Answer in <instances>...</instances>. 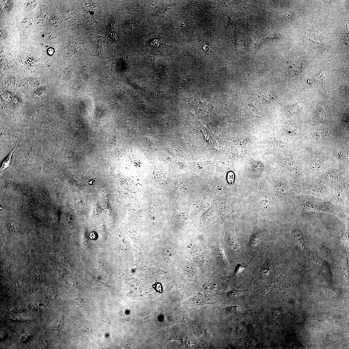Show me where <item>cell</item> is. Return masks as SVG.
<instances>
[{
	"label": "cell",
	"instance_id": "cell-18",
	"mask_svg": "<svg viewBox=\"0 0 349 349\" xmlns=\"http://www.w3.org/2000/svg\"><path fill=\"white\" fill-rule=\"evenodd\" d=\"M327 71H325V70L322 71H322L319 72L316 75L315 79L316 82H318L320 80V81L321 82H324L326 78H327Z\"/></svg>",
	"mask_w": 349,
	"mask_h": 349
},
{
	"label": "cell",
	"instance_id": "cell-15",
	"mask_svg": "<svg viewBox=\"0 0 349 349\" xmlns=\"http://www.w3.org/2000/svg\"><path fill=\"white\" fill-rule=\"evenodd\" d=\"M251 164L252 168L257 171H262L264 168V165L260 162L251 159Z\"/></svg>",
	"mask_w": 349,
	"mask_h": 349
},
{
	"label": "cell",
	"instance_id": "cell-10",
	"mask_svg": "<svg viewBox=\"0 0 349 349\" xmlns=\"http://www.w3.org/2000/svg\"><path fill=\"white\" fill-rule=\"evenodd\" d=\"M281 163L284 167L294 174H298L300 171L297 166L293 162L288 160H282Z\"/></svg>",
	"mask_w": 349,
	"mask_h": 349
},
{
	"label": "cell",
	"instance_id": "cell-20",
	"mask_svg": "<svg viewBox=\"0 0 349 349\" xmlns=\"http://www.w3.org/2000/svg\"><path fill=\"white\" fill-rule=\"evenodd\" d=\"M296 127L294 124H285L284 126V129L285 131L288 134L290 135L293 134L296 130Z\"/></svg>",
	"mask_w": 349,
	"mask_h": 349
},
{
	"label": "cell",
	"instance_id": "cell-28",
	"mask_svg": "<svg viewBox=\"0 0 349 349\" xmlns=\"http://www.w3.org/2000/svg\"><path fill=\"white\" fill-rule=\"evenodd\" d=\"M75 300L77 305L79 306H80L82 304L83 301L82 300H79V299H76Z\"/></svg>",
	"mask_w": 349,
	"mask_h": 349
},
{
	"label": "cell",
	"instance_id": "cell-4",
	"mask_svg": "<svg viewBox=\"0 0 349 349\" xmlns=\"http://www.w3.org/2000/svg\"><path fill=\"white\" fill-rule=\"evenodd\" d=\"M306 61L305 59H299L296 63L290 65L286 69L285 74L289 76H297L302 72L304 69L306 64Z\"/></svg>",
	"mask_w": 349,
	"mask_h": 349
},
{
	"label": "cell",
	"instance_id": "cell-7",
	"mask_svg": "<svg viewBox=\"0 0 349 349\" xmlns=\"http://www.w3.org/2000/svg\"><path fill=\"white\" fill-rule=\"evenodd\" d=\"M277 97L275 91L271 90L264 91L259 94V97L264 103H269L275 100Z\"/></svg>",
	"mask_w": 349,
	"mask_h": 349
},
{
	"label": "cell",
	"instance_id": "cell-22",
	"mask_svg": "<svg viewBox=\"0 0 349 349\" xmlns=\"http://www.w3.org/2000/svg\"><path fill=\"white\" fill-rule=\"evenodd\" d=\"M300 315L299 316V321L300 322H303V323L304 324V323L306 320L309 316L310 314L309 313L306 312L304 311L301 312L300 313Z\"/></svg>",
	"mask_w": 349,
	"mask_h": 349
},
{
	"label": "cell",
	"instance_id": "cell-23",
	"mask_svg": "<svg viewBox=\"0 0 349 349\" xmlns=\"http://www.w3.org/2000/svg\"><path fill=\"white\" fill-rule=\"evenodd\" d=\"M330 134V132L328 131H325L321 132H317L314 135L315 136L319 138H326L328 136H329Z\"/></svg>",
	"mask_w": 349,
	"mask_h": 349
},
{
	"label": "cell",
	"instance_id": "cell-29",
	"mask_svg": "<svg viewBox=\"0 0 349 349\" xmlns=\"http://www.w3.org/2000/svg\"><path fill=\"white\" fill-rule=\"evenodd\" d=\"M54 52L53 49H49L48 50V53L49 55H52Z\"/></svg>",
	"mask_w": 349,
	"mask_h": 349
},
{
	"label": "cell",
	"instance_id": "cell-30",
	"mask_svg": "<svg viewBox=\"0 0 349 349\" xmlns=\"http://www.w3.org/2000/svg\"><path fill=\"white\" fill-rule=\"evenodd\" d=\"M101 285H102V286L104 287H108V285H106L105 284L103 283V282H101Z\"/></svg>",
	"mask_w": 349,
	"mask_h": 349
},
{
	"label": "cell",
	"instance_id": "cell-3",
	"mask_svg": "<svg viewBox=\"0 0 349 349\" xmlns=\"http://www.w3.org/2000/svg\"><path fill=\"white\" fill-rule=\"evenodd\" d=\"M333 197L330 202L339 210L348 207V185H339L335 189Z\"/></svg>",
	"mask_w": 349,
	"mask_h": 349
},
{
	"label": "cell",
	"instance_id": "cell-21",
	"mask_svg": "<svg viewBox=\"0 0 349 349\" xmlns=\"http://www.w3.org/2000/svg\"><path fill=\"white\" fill-rule=\"evenodd\" d=\"M348 236H349V226H348V224L347 229L346 231V232H345V233H344L342 234V235H341L339 238L340 240H341L342 241V242H343V243L345 244V245H346V247H348Z\"/></svg>",
	"mask_w": 349,
	"mask_h": 349
},
{
	"label": "cell",
	"instance_id": "cell-13",
	"mask_svg": "<svg viewBox=\"0 0 349 349\" xmlns=\"http://www.w3.org/2000/svg\"><path fill=\"white\" fill-rule=\"evenodd\" d=\"M315 320L319 321H326L332 324L333 323L334 321V319L331 316L327 313L317 315Z\"/></svg>",
	"mask_w": 349,
	"mask_h": 349
},
{
	"label": "cell",
	"instance_id": "cell-2",
	"mask_svg": "<svg viewBox=\"0 0 349 349\" xmlns=\"http://www.w3.org/2000/svg\"><path fill=\"white\" fill-rule=\"evenodd\" d=\"M299 193L331 200L333 197V193L330 189L319 183L310 181L303 182L298 189Z\"/></svg>",
	"mask_w": 349,
	"mask_h": 349
},
{
	"label": "cell",
	"instance_id": "cell-17",
	"mask_svg": "<svg viewBox=\"0 0 349 349\" xmlns=\"http://www.w3.org/2000/svg\"><path fill=\"white\" fill-rule=\"evenodd\" d=\"M334 155L338 158L344 163H348V159L345 154L340 150H336L334 152Z\"/></svg>",
	"mask_w": 349,
	"mask_h": 349
},
{
	"label": "cell",
	"instance_id": "cell-6",
	"mask_svg": "<svg viewBox=\"0 0 349 349\" xmlns=\"http://www.w3.org/2000/svg\"><path fill=\"white\" fill-rule=\"evenodd\" d=\"M260 206L262 211L266 213L271 211L272 203L268 192H264L261 195L259 200Z\"/></svg>",
	"mask_w": 349,
	"mask_h": 349
},
{
	"label": "cell",
	"instance_id": "cell-24",
	"mask_svg": "<svg viewBox=\"0 0 349 349\" xmlns=\"http://www.w3.org/2000/svg\"><path fill=\"white\" fill-rule=\"evenodd\" d=\"M238 309V306H231L225 307L224 310L228 313H235Z\"/></svg>",
	"mask_w": 349,
	"mask_h": 349
},
{
	"label": "cell",
	"instance_id": "cell-11",
	"mask_svg": "<svg viewBox=\"0 0 349 349\" xmlns=\"http://www.w3.org/2000/svg\"><path fill=\"white\" fill-rule=\"evenodd\" d=\"M324 165L322 161L318 160L311 161L309 165V167L312 172L318 173L322 172L323 169Z\"/></svg>",
	"mask_w": 349,
	"mask_h": 349
},
{
	"label": "cell",
	"instance_id": "cell-19",
	"mask_svg": "<svg viewBox=\"0 0 349 349\" xmlns=\"http://www.w3.org/2000/svg\"><path fill=\"white\" fill-rule=\"evenodd\" d=\"M247 290H235L231 291L228 294V296L232 298H238L241 296Z\"/></svg>",
	"mask_w": 349,
	"mask_h": 349
},
{
	"label": "cell",
	"instance_id": "cell-1",
	"mask_svg": "<svg viewBox=\"0 0 349 349\" xmlns=\"http://www.w3.org/2000/svg\"><path fill=\"white\" fill-rule=\"evenodd\" d=\"M298 205L303 212L311 211L340 215L339 210L330 201L310 195H301L298 198Z\"/></svg>",
	"mask_w": 349,
	"mask_h": 349
},
{
	"label": "cell",
	"instance_id": "cell-25",
	"mask_svg": "<svg viewBox=\"0 0 349 349\" xmlns=\"http://www.w3.org/2000/svg\"><path fill=\"white\" fill-rule=\"evenodd\" d=\"M156 205L155 203L151 202L149 204V211L151 214H154L156 211Z\"/></svg>",
	"mask_w": 349,
	"mask_h": 349
},
{
	"label": "cell",
	"instance_id": "cell-5",
	"mask_svg": "<svg viewBox=\"0 0 349 349\" xmlns=\"http://www.w3.org/2000/svg\"><path fill=\"white\" fill-rule=\"evenodd\" d=\"M273 135L274 139L273 140L266 141L267 143V154L269 155L273 152L282 151L287 147V144L285 142L277 140L274 134Z\"/></svg>",
	"mask_w": 349,
	"mask_h": 349
},
{
	"label": "cell",
	"instance_id": "cell-9",
	"mask_svg": "<svg viewBox=\"0 0 349 349\" xmlns=\"http://www.w3.org/2000/svg\"><path fill=\"white\" fill-rule=\"evenodd\" d=\"M276 190L278 196L282 199L286 198L288 193V187L283 183H278L276 186Z\"/></svg>",
	"mask_w": 349,
	"mask_h": 349
},
{
	"label": "cell",
	"instance_id": "cell-12",
	"mask_svg": "<svg viewBox=\"0 0 349 349\" xmlns=\"http://www.w3.org/2000/svg\"><path fill=\"white\" fill-rule=\"evenodd\" d=\"M23 137H22V138L20 139L17 144H16L15 148L11 151L9 155L6 158V159L3 162L1 168V172L5 170L10 166L12 161V156H13V154L15 151L16 148H17L18 144L20 142V140Z\"/></svg>",
	"mask_w": 349,
	"mask_h": 349
},
{
	"label": "cell",
	"instance_id": "cell-14",
	"mask_svg": "<svg viewBox=\"0 0 349 349\" xmlns=\"http://www.w3.org/2000/svg\"><path fill=\"white\" fill-rule=\"evenodd\" d=\"M317 108L316 112L317 118L320 122H325L327 120V118L324 112L321 107H318Z\"/></svg>",
	"mask_w": 349,
	"mask_h": 349
},
{
	"label": "cell",
	"instance_id": "cell-16",
	"mask_svg": "<svg viewBox=\"0 0 349 349\" xmlns=\"http://www.w3.org/2000/svg\"><path fill=\"white\" fill-rule=\"evenodd\" d=\"M263 236L261 234L257 233L252 237L251 241V244L252 246H257L260 242Z\"/></svg>",
	"mask_w": 349,
	"mask_h": 349
},
{
	"label": "cell",
	"instance_id": "cell-8",
	"mask_svg": "<svg viewBox=\"0 0 349 349\" xmlns=\"http://www.w3.org/2000/svg\"><path fill=\"white\" fill-rule=\"evenodd\" d=\"M342 173L341 170L332 169L327 172L326 174V178L330 181H337L341 177Z\"/></svg>",
	"mask_w": 349,
	"mask_h": 349
},
{
	"label": "cell",
	"instance_id": "cell-26",
	"mask_svg": "<svg viewBox=\"0 0 349 349\" xmlns=\"http://www.w3.org/2000/svg\"><path fill=\"white\" fill-rule=\"evenodd\" d=\"M82 332H84L85 333H89V332L92 331V328L88 325L82 326Z\"/></svg>",
	"mask_w": 349,
	"mask_h": 349
},
{
	"label": "cell",
	"instance_id": "cell-27",
	"mask_svg": "<svg viewBox=\"0 0 349 349\" xmlns=\"http://www.w3.org/2000/svg\"><path fill=\"white\" fill-rule=\"evenodd\" d=\"M102 320L103 321L107 324H109V318L106 316V315H102L101 316Z\"/></svg>",
	"mask_w": 349,
	"mask_h": 349
}]
</instances>
